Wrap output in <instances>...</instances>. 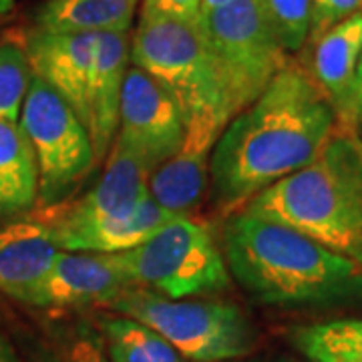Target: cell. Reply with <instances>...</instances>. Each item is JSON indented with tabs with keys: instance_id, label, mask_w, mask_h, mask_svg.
<instances>
[{
	"instance_id": "obj_4",
	"label": "cell",
	"mask_w": 362,
	"mask_h": 362,
	"mask_svg": "<svg viewBox=\"0 0 362 362\" xmlns=\"http://www.w3.org/2000/svg\"><path fill=\"white\" fill-rule=\"evenodd\" d=\"M131 63L169 90L183 121L220 115L230 123L235 117L199 23L141 13L131 42Z\"/></svg>"
},
{
	"instance_id": "obj_19",
	"label": "cell",
	"mask_w": 362,
	"mask_h": 362,
	"mask_svg": "<svg viewBox=\"0 0 362 362\" xmlns=\"http://www.w3.org/2000/svg\"><path fill=\"white\" fill-rule=\"evenodd\" d=\"M173 216L163 209L151 195L143 197L131 211L119 216L115 220L105 221L93 228L69 246L66 252H99V254H119L127 252L147 242L157 230H161Z\"/></svg>"
},
{
	"instance_id": "obj_33",
	"label": "cell",
	"mask_w": 362,
	"mask_h": 362,
	"mask_svg": "<svg viewBox=\"0 0 362 362\" xmlns=\"http://www.w3.org/2000/svg\"><path fill=\"white\" fill-rule=\"evenodd\" d=\"M228 362H242V361H228Z\"/></svg>"
},
{
	"instance_id": "obj_6",
	"label": "cell",
	"mask_w": 362,
	"mask_h": 362,
	"mask_svg": "<svg viewBox=\"0 0 362 362\" xmlns=\"http://www.w3.org/2000/svg\"><path fill=\"white\" fill-rule=\"evenodd\" d=\"M117 259L131 286L181 300L189 296H216L232 288V276L206 226L177 216L157 230L147 242Z\"/></svg>"
},
{
	"instance_id": "obj_22",
	"label": "cell",
	"mask_w": 362,
	"mask_h": 362,
	"mask_svg": "<svg viewBox=\"0 0 362 362\" xmlns=\"http://www.w3.org/2000/svg\"><path fill=\"white\" fill-rule=\"evenodd\" d=\"M33 78L25 42L0 39V119L14 121L21 115L26 90Z\"/></svg>"
},
{
	"instance_id": "obj_16",
	"label": "cell",
	"mask_w": 362,
	"mask_h": 362,
	"mask_svg": "<svg viewBox=\"0 0 362 362\" xmlns=\"http://www.w3.org/2000/svg\"><path fill=\"white\" fill-rule=\"evenodd\" d=\"M362 54V13L328 28L314 40L312 73L338 117V125L356 127L358 115L352 107V81Z\"/></svg>"
},
{
	"instance_id": "obj_15",
	"label": "cell",
	"mask_w": 362,
	"mask_h": 362,
	"mask_svg": "<svg viewBox=\"0 0 362 362\" xmlns=\"http://www.w3.org/2000/svg\"><path fill=\"white\" fill-rule=\"evenodd\" d=\"M131 45L127 33H97L95 65L87 93L85 129L97 163L109 156L119 131L121 93L129 69Z\"/></svg>"
},
{
	"instance_id": "obj_13",
	"label": "cell",
	"mask_w": 362,
	"mask_h": 362,
	"mask_svg": "<svg viewBox=\"0 0 362 362\" xmlns=\"http://www.w3.org/2000/svg\"><path fill=\"white\" fill-rule=\"evenodd\" d=\"M97 33H45L33 30L25 51L33 75L51 85L85 125L87 93L95 65Z\"/></svg>"
},
{
	"instance_id": "obj_1",
	"label": "cell",
	"mask_w": 362,
	"mask_h": 362,
	"mask_svg": "<svg viewBox=\"0 0 362 362\" xmlns=\"http://www.w3.org/2000/svg\"><path fill=\"white\" fill-rule=\"evenodd\" d=\"M337 125V111L310 73L288 63L221 131L209 165L214 209L232 214L310 163Z\"/></svg>"
},
{
	"instance_id": "obj_21",
	"label": "cell",
	"mask_w": 362,
	"mask_h": 362,
	"mask_svg": "<svg viewBox=\"0 0 362 362\" xmlns=\"http://www.w3.org/2000/svg\"><path fill=\"white\" fill-rule=\"evenodd\" d=\"M292 342L310 362H362V320L300 326Z\"/></svg>"
},
{
	"instance_id": "obj_3",
	"label": "cell",
	"mask_w": 362,
	"mask_h": 362,
	"mask_svg": "<svg viewBox=\"0 0 362 362\" xmlns=\"http://www.w3.org/2000/svg\"><path fill=\"white\" fill-rule=\"evenodd\" d=\"M244 211L356 258L362 247V137L337 125L310 163L254 195Z\"/></svg>"
},
{
	"instance_id": "obj_24",
	"label": "cell",
	"mask_w": 362,
	"mask_h": 362,
	"mask_svg": "<svg viewBox=\"0 0 362 362\" xmlns=\"http://www.w3.org/2000/svg\"><path fill=\"white\" fill-rule=\"evenodd\" d=\"M264 4L282 49L300 51L310 37V0H264Z\"/></svg>"
},
{
	"instance_id": "obj_29",
	"label": "cell",
	"mask_w": 362,
	"mask_h": 362,
	"mask_svg": "<svg viewBox=\"0 0 362 362\" xmlns=\"http://www.w3.org/2000/svg\"><path fill=\"white\" fill-rule=\"evenodd\" d=\"M233 0H202V14L209 13L214 8H220L223 4H230Z\"/></svg>"
},
{
	"instance_id": "obj_8",
	"label": "cell",
	"mask_w": 362,
	"mask_h": 362,
	"mask_svg": "<svg viewBox=\"0 0 362 362\" xmlns=\"http://www.w3.org/2000/svg\"><path fill=\"white\" fill-rule=\"evenodd\" d=\"M21 111V129L39 169V206H59L97 165L89 133L71 105L37 75Z\"/></svg>"
},
{
	"instance_id": "obj_25",
	"label": "cell",
	"mask_w": 362,
	"mask_h": 362,
	"mask_svg": "<svg viewBox=\"0 0 362 362\" xmlns=\"http://www.w3.org/2000/svg\"><path fill=\"white\" fill-rule=\"evenodd\" d=\"M310 39L316 40L328 28L362 13V0H310Z\"/></svg>"
},
{
	"instance_id": "obj_31",
	"label": "cell",
	"mask_w": 362,
	"mask_h": 362,
	"mask_svg": "<svg viewBox=\"0 0 362 362\" xmlns=\"http://www.w3.org/2000/svg\"><path fill=\"white\" fill-rule=\"evenodd\" d=\"M356 259H358V262H361V266H362V247H361V252H358V254H356Z\"/></svg>"
},
{
	"instance_id": "obj_28",
	"label": "cell",
	"mask_w": 362,
	"mask_h": 362,
	"mask_svg": "<svg viewBox=\"0 0 362 362\" xmlns=\"http://www.w3.org/2000/svg\"><path fill=\"white\" fill-rule=\"evenodd\" d=\"M0 362H21L16 350L13 349V344L2 334H0Z\"/></svg>"
},
{
	"instance_id": "obj_32",
	"label": "cell",
	"mask_w": 362,
	"mask_h": 362,
	"mask_svg": "<svg viewBox=\"0 0 362 362\" xmlns=\"http://www.w3.org/2000/svg\"><path fill=\"white\" fill-rule=\"evenodd\" d=\"M280 362H296V361H292V358H282Z\"/></svg>"
},
{
	"instance_id": "obj_26",
	"label": "cell",
	"mask_w": 362,
	"mask_h": 362,
	"mask_svg": "<svg viewBox=\"0 0 362 362\" xmlns=\"http://www.w3.org/2000/svg\"><path fill=\"white\" fill-rule=\"evenodd\" d=\"M141 13L165 14L187 23H199L202 0H143Z\"/></svg>"
},
{
	"instance_id": "obj_11",
	"label": "cell",
	"mask_w": 362,
	"mask_h": 362,
	"mask_svg": "<svg viewBox=\"0 0 362 362\" xmlns=\"http://www.w3.org/2000/svg\"><path fill=\"white\" fill-rule=\"evenodd\" d=\"M228 121L220 115H197L185 121L177 153L149 173V195L173 216H187L209 187L211 153Z\"/></svg>"
},
{
	"instance_id": "obj_2",
	"label": "cell",
	"mask_w": 362,
	"mask_h": 362,
	"mask_svg": "<svg viewBox=\"0 0 362 362\" xmlns=\"http://www.w3.org/2000/svg\"><path fill=\"white\" fill-rule=\"evenodd\" d=\"M221 254L247 296L268 306H328L362 296L358 259L244 209L226 221Z\"/></svg>"
},
{
	"instance_id": "obj_5",
	"label": "cell",
	"mask_w": 362,
	"mask_h": 362,
	"mask_svg": "<svg viewBox=\"0 0 362 362\" xmlns=\"http://www.w3.org/2000/svg\"><path fill=\"white\" fill-rule=\"evenodd\" d=\"M109 308L153 328L185 361H240L258 346L250 316L226 300H173L131 286Z\"/></svg>"
},
{
	"instance_id": "obj_20",
	"label": "cell",
	"mask_w": 362,
	"mask_h": 362,
	"mask_svg": "<svg viewBox=\"0 0 362 362\" xmlns=\"http://www.w3.org/2000/svg\"><path fill=\"white\" fill-rule=\"evenodd\" d=\"M93 324L111 362H183L165 338L135 318L113 312L97 316Z\"/></svg>"
},
{
	"instance_id": "obj_10",
	"label": "cell",
	"mask_w": 362,
	"mask_h": 362,
	"mask_svg": "<svg viewBox=\"0 0 362 362\" xmlns=\"http://www.w3.org/2000/svg\"><path fill=\"white\" fill-rule=\"evenodd\" d=\"M185 121L169 90L137 66H129L119 109L117 143L147 165L149 173L177 153Z\"/></svg>"
},
{
	"instance_id": "obj_34",
	"label": "cell",
	"mask_w": 362,
	"mask_h": 362,
	"mask_svg": "<svg viewBox=\"0 0 362 362\" xmlns=\"http://www.w3.org/2000/svg\"><path fill=\"white\" fill-rule=\"evenodd\" d=\"M361 119H362V115H361Z\"/></svg>"
},
{
	"instance_id": "obj_7",
	"label": "cell",
	"mask_w": 362,
	"mask_h": 362,
	"mask_svg": "<svg viewBox=\"0 0 362 362\" xmlns=\"http://www.w3.org/2000/svg\"><path fill=\"white\" fill-rule=\"evenodd\" d=\"M199 26L238 115L288 65L266 4L264 0H233L202 14Z\"/></svg>"
},
{
	"instance_id": "obj_27",
	"label": "cell",
	"mask_w": 362,
	"mask_h": 362,
	"mask_svg": "<svg viewBox=\"0 0 362 362\" xmlns=\"http://www.w3.org/2000/svg\"><path fill=\"white\" fill-rule=\"evenodd\" d=\"M352 107L356 111V115L361 119L362 115V54L358 65H356V73H354V81H352Z\"/></svg>"
},
{
	"instance_id": "obj_23",
	"label": "cell",
	"mask_w": 362,
	"mask_h": 362,
	"mask_svg": "<svg viewBox=\"0 0 362 362\" xmlns=\"http://www.w3.org/2000/svg\"><path fill=\"white\" fill-rule=\"evenodd\" d=\"M37 362H111L95 324L75 322L37 352Z\"/></svg>"
},
{
	"instance_id": "obj_30",
	"label": "cell",
	"mask_w": 362,
	"mask_h": 362,
	"mask_svg": "<svg viewBox=\"0 0 362 362\" xmlns=\"http://www.w3.org/2000/svg\"><path fill=\"white\" fill-rule=\"evenodd\" d=\"M14 0H0V21L13 11Z\"/></svg>"
},
{
	"instance_id": "obj_18",
	"label": "cell",
	"mask_w": 362,
	"mask_h": 362,
	"mask_svg": "<svg viewBox=\"0 0 362 362\" xmlns=\"http://www.w3.org/2000/svg\"><path fill=\"white\" fill-rule=\"evenodd\" d=\"M39 202V169L25 131L0 119V218L25 214Z\"/></svg>"
},
{
	"instance_id": "obj_9",
	"label": "cell",
	"mask_w": 362,
	"mask_h": 362,
	"mask_svg": "<svg viewBox=\"0 0 362 362\" xmlns=\"http://www.w3.org/2000/svg\"><path fill=\"white\" fill-rule=\"evenodd\" d=\"M147 195L149 169L133 151L115 141L103 175L89 192L75 199L69 197L59 206L40 207L33 216L49 228L59 250H69L78 235L127 214Z\"/></svg>"
},
{
	"instance_id": "obj_14",
	"label": "cell",
	"mask_w": 362,
	"mask_h": 362,
	"mask_svg": "<svg viewBox=\"0 0 362 362\" xmlns=\"http://www.w3.org/2000/svg\"><path fill=\"white\" fill-rule=\"evenodd\" d=\"M127 288L131 282L117 254L61 250L45 288V308L109 306Z\"/></svg>"
},
{
	"instance_id": "obj_12",
	"label": "cell",
	"mask_w": 362,
	"mask_h": 362,
	"mask_svg": "<svg viewBox=\"0 0 362 362\" xmlns=\"http://www.w3.org/2000/svg\"><path fill=\"white\" fill-rule=\"evenodd\" d=\"M59 252L49 228L35 216L0 223V292L45 308V288Z\"/></svg>"
},
{
	"instance_id": "obj_17",
	"label": "cell",
	"mask_w": 362,
	"mask_h": 362,
	"mask_svg": "<svg viewBox=\"0 0 362 362\" xmlns=\"http://www.w3.org/2000/svg\"><path fill=\"white\" fill-rule=\"evenodd\" d=\"M139 0H45L37 30L45 33H129Z\"/></svg>"
}]
</instances>
